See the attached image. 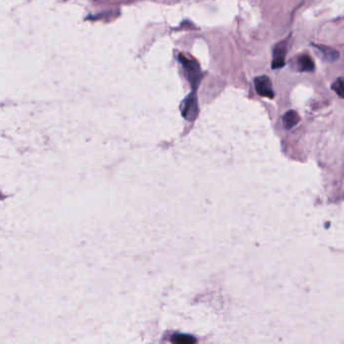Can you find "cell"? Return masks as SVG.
I'll use <instances>...</instances> for the list:
<instances>
[{"mask_svg": "<svg viewBox=\"0 0 344 344\" xmlns=\"http://www.w3.org/2000/svg\"><path fill=\"white\" fill-rule=\"evenodd\" d=\"M179 61L184 70V74L186 78L188 79L190 85L192 86L193 91H196L198 85L200 84V81H201V78H202V72L199 63L193 58H188V57H186L184 54L179 55Z\"/></svg>", "mask_w": 344, "mask_h": 344, "instance_id": "obj_1", "label": "cell"}, {"mask_svg": "<svg viewBox=\"0 0 344 344\" xmlns=\"http://www.w3.org/2000/svg\"><path fill=\"white\" fill-rule=\"evenodd\" d=\"M198 111H199V108H198L196 91H193V93H190L182 101L181 113H182V116L186 120L193 121L197 117Z\"/></svg>", "mask_w": 344, "mask_h": 344, "instance_id": "obj_2", "label": "cell"}, {"mask_svg": "<svg viewBox=\"0 0 344 344\" xmlns=\"http://www.w3.org/2000/svg\"><path fill=\"white\" fill-rule=\"evenodd\" d=\"M254 87L260 96L273 99L275 97V92L273 84L267 76H260L254 79Z\"/></svg>", "mask_w": 344, "mask_h": 344, "instance_id": "obj_3", "label": "cell"}, {"mask_svg": "<svg viewBox=\"0 0 344 344\" xmlns=\"http://www.w3.org/2000/svg\"><path fill=\"white\" fill-rule=\"evenodd\" d=\"M287 55V41L284 40L278 44L273 53V62H271V68L280 69L285 66V60Z\"/></svg>", "mask_w": 344, "mask_h": 344, "instance_id": "obj_4", "label": "cell"}, {"mask_svg": "<svg viewBox=\"0 0 344 344\" xmlns=\"http://www.w3.org/2000/svg\"><path fill=\"white\" fill-rule=\"evenodd\" d=\"M299 121H300L299 114L294 110L286 112L283 117V124L286 130H291V128H293L299 123Z\"/></svg>", "mask_w": 344, "mask_h": 344, "instance_id": "obj_5", "label": "cell"}, {"mask_svg": "<svg viewBox=\"0 0 344 344\" xmlns=\"http://www.w3.org/2000/svg\"><path fill=\"white\" fill-rule=\"evenodd\" d=\"M298 65H299L300 70L303 71V72H313L315 69L314 62L308 55H303V56L299 57Z\"/></svg>", "mask_w": 344, "mask_h": 344, "instance_id": "obj_6", "label": "cell"}, {"mask_svg": "<svg viewBox=\"0 0 344 344\" xmlns=\"http://www.w3.org/2000/svg\"><path fill=\"white\" fill-rule=\"evenodd\" d=\"M319 51L323 54L324 59L327 60L328 62H335L339 59V54L337 51L328 48V47H323V46H317Z\"/></svg>", "mask_w": 344, "mask_h": 344, "instance_id": "obj_7", "label": "cell"}, {"mask_svg": "<svg viewBox=\"0 0 344 344\" xmlns=\"http://www.w3.org/2000/svg\"><path fill=\"white\" fill-rule=\"evenodd\" d=\"M197 340L193 336L185 335V334H176L172 337V342L179 343V344H191L195 343Z\"/></svg>", "mask_w": 344, "mask_h": 344, "instance_id": "obj_8", "label": "cell"}, {"mask_svg": "<svg viewBox=\"0 0 344 344\" xmlns=\"http://www.w3.org/2000/svg\"><path fill=\"white\" fill-rule=\"evenodd\" d=\"M332 89L334 90V92L336 94L339 95L340 98L344 97V89H343V78L339 77L338 79H336L333 84H332Z\"/></svg>", "mask_w": 344, "mask_h": 344, "instance_id": "obj_9", "label": "cell"}]
</instances>
